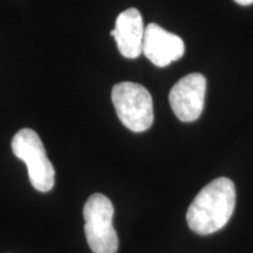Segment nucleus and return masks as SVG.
<instances>
[{"mask_svg": "<svg viewBox=\"0 0 253 253\" xmlns=\"http://www.w3.org/2000/svg\"><path fill=\"white\" fill-rule=\"evenodd\" d=\"M185 52L184 41L176 34L149 24L145 27L142 53L157 67H167L181 59Z\"/></svg>", "mask_w": 253, "mask_h": 253, "instance_id": "6", "label": "nucleus"}, {"mask_svg": "<svg viewBox=\"0 0 253 253\" xmlns=\"http://www.w3.org/2000/svg\"><path fill=\"white\" fill-rule=\"evenodd\" d=\"M237 4L243 5V6H249L253 4V0H235Z\"/></svg>", "mask_w": 253, "mask_h": 253, "instance_id": "8", "label": "nucleus"}, {"mask_svg": "<svg viewBox=\"0 0 253 253\" xmlns=\"http://www.w3.org/2000/svg\"><path fill=\"white\" fill-rule=\"evenodd\" d=\"M114 207L102 194H94L84 207V233L88 245L94 253H116L118 233L113 226Z\"/></svg>", "mask_w": 253, "mask_h": 253, "instance_id": "3", "label": "nucleus"}, {"mask_svg": "<svg viewBox=\"0 0 253 253\" xmlns=\"http://www.w3.org/2000/svg\"><path fill=\"white\" fill-rule=\"evenodd\" d=\"M12 151L27 166L31 184L38 191L47 192L55 183V170L47 157L39 135L30 128L19 130L12 138Z\"/></svg>", "mask_w": 253, "mask_h": 253, "instance_id": "4", "label": "nucleus"}, {"mask_svg": "<svg viewBox=\"0 0 253 253\" xmlns=\"http://www.w3.org/2000/svg\"><path fill=\"white\" fill-rule=\"evenodd\" d=\"M235 207V184L226 177H219L196 196L186 212V221L198 235H211L226 225Z\"/></svg>", "mask_w": 253, "mask_h": 253, "instance_id": "1", "label": "nucleus"}, {"mask_svg": "<svg viewBox=\"0 0 253 253\" xmlns=\"http://www.w3.org/2000/svg\"><path fill=\"white\" fill-rule=\"evenodd\" d=\"M207 79L201 73H191L182 78L171 88L169 102L177 119L182 122H194L204 109Z\"/></svg>", "mask_w": 253, "mask_h": 253, "instance_id": "5", "label": "nucleus"}, {"mask_svg": "<svg viewBox=\"0 0 253 253\" xmlns=\"http://www.w3.org/2000/svg\"><path fill=\"white\" fill-rule=\"evenodd\" d=\"M112 101L120 121L129 130H148L154 122L153 97L148 89L135 82H121L112 89Z\"/></svg>", "mask_w": 253, "mask_h": 253, "instance_id": "2", "label": "nucleus"}, {"mask_svg": "<svg viewBox=\"0 0 253 253\" xmlns=\"http://www.w3.org/2000/svg\"><path fill=\"white\" fill-rule=\"evenodd\" d=\"M145 27L137 8H128L116 18L115 28L110 32L120 53L128 59H136L143 50Z\"/></svg>", "mask_w": 253, "mask_h": 253, "instance_id": "7", "label": "nucleus"}]
</instances>
